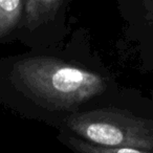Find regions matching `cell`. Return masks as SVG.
<instances>
[{
    "mask_svg": "<svg viewBox=\"0 0 153 153\" xmlns=\"http://www.w3.org/2000/svg\"><path fill=\"white\" fill-rule=\"evenodd\" d=\"M24 1L0 0V40L10 35L23 17Z\"/></svg>",
    "mask_w": 153,
    "mask_h": 153,
    "instance_id": "4",
    "label": "cell"
},
{
    "mask_svg": "<svg viewBox=\"0 0 153 153\" xmlns=\"http://www.w3.org/2000/svg\"><path fill=\"white\" fill-rule=\"evenodd\" d=\"M152 96H153V91H152Z\"/></svg>",
    "mask_w": 153,
    "mask_h": 153,
    "instance_id": "6",
    "label": "cell"
},
{
    "mask_svg": "<svg viewBox=\"0 0 153 153\" xmlns=\"http://www.w3.org/2000/svg\"><path fill=\"white\" fill-rule=\"evenodd\" d=\"M15 76L34 98L56 109L76 107L106 89L103 76L60 60L35 57L16 64Z\"/></svg>",
    "mask_w": 153,
    "mask_h": 153,
    "instance_id": "1",
    "label": "cell"
},
{
    "mask_svg": "<svg viewBox=\"0 0 153 153\" xmlns=\"http://www.w3.org/2000/svg\"><path fill=\"white\" fill-rule=\"evenodd\" d=\"M63 4L62 0H26L24 1V24L30 30H34L51 21Z\"/></svg>",
    "mask_w": 153,
    "mask_h": 153,
    "instance_id": "3",
    "label": "cell"
},
{
    "mask_svg": "<svg viewBox=\"0 0 153 153\" xmlns=\"http://www.w3.org/2000/svg\"><path fill=\"white\" fill-rule=\"evenodd\" d=\"M65 144L76 153H153V151L142 150L134 148H109V147L97 146L76 136H67Z\"/></svg>",
    "mask_w": 153,
    "mask_h": 153,
    "instance_id": "5",
    "label": "cell"
},
{
    "mask_svg": "<svg viewBox=\"0 0 153 153\" xmlns=\"http://www.w3.org/2000/svg\"><path fill=\"white\" fill-rule=\"evenodd\" d=\"M78 138L109 148L153 151V120L114 108L76 112L65 121Z\"/></svg>",
    "mask_w": 153,
    "mask_h": 153,
    "instance_id": "2",
    "label": "cell"
}]
</instances>
